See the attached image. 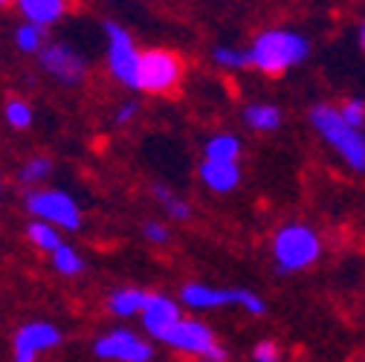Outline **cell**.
I'll return each mask as SVG.
<instances>
[{
	"mask_svg": "<svg viewBox=\"0 0 365 362\" xmlns=\"http://www.w3.org/2000/svg\"><path fill=\"white\" fill-rule=\"evenodd\" d=\"M200 180H203L206 189H212L217 195L235 192L241 186V165L238 162H209V160H203L200 162Z\"/></svg>",
	"mask_w": 365,
	"mask_h": 362,
	"instance_id": "13",
	"label": "cell"
},
{
	"mask_svg": "<svg viewBox=\"0 0 365 362\" xmlns=\"http://www.w3.org/2000/svg\"><path fill=\"white\" fill-rule=\"evenodd\" d=\"M339 113H342V119H345L351 128L365 130V99H362V96L345 99V102L339 105Z\"/></svg>",
	"mask_w": 365,
	"mask_h": 362,
	"instance_id": "23",
	"label": "cell"
},
{
	"mask_svg": "<svg viewBox=\"0 0 365 362\" xmlns=\"http://www.w3.org/2000/svg\"><path fill=\"white\" fill-rule=\"evenodd\" d=\"M105 35H108V64L116 81L136 87L140 84V58L143 53H136L133 38L125 26H119L116 21L105 24Z\"/></svg>",
	"mask_w": 365,
	"mask_h": 362,
	"instance_id": "5",
	"label": "cell"
},
{
	"mask_svg": "<svg viewBox=\"0 0 365 362\" xmlns=\"http://www.w3.org/2000/svg\"><path fill=\"white\" fill-rule=\"evenodd\" d=\"M53 171V162L47 160V157H32L24 168H21V180H24V183H38V180H43V177H47Z\"/></svg>",
	"mask_w": 365,
	"mask_h": 362,
	"instance_id": "25",
	"label": "cell"
},
{
	"mask_svg": "<svg viewBox=\"0 0 365 362\" xmlns=\"http://www.w3.org/2000/svg\"><path fill=\"white\" fill-rule=\"evenodd\" d=\"M93 353L99 359H116V362H148L151 359V345L143 342L133 331H110L102 339L93 342Z\"/></svg>",
	"mask_w": 365,
	"mask_h": 362,
	"instance_id": "8",
	"label": "cell"
},
{
	"mask_svg": "<svg viewBox=\"0 0 365 362\" xmlns=\"http://www.w3.org/2000/svg\"><path fill=\"white\" fill-rule=\"evenodd\" d=\"M180 319L182 316H180V307H177L174 299H168L163 293H151V299H148V304L143 310V325H145V331L151 336L163 339Z\"/></svg>",
	"mask_w": 365,
	"mask_h": 362,
	"instance_id": "12",
	"label": "cell"
},
{
	"mask_svg": "<svg viewBox=\"0 0 365 362\" xmlns=\"http://www.w3.org/2000/svg\"><path fill=\"white\" fill-rule=\"evenodd\" d=\"M252 359H255V362H279V359H282V348L272 342V339H261V342L252 348Z\"/></svg>",
	"mask_w": 365,
	"mask_h": 362,
	"instance_id": "26",
	"label": "cell"
},
{
	"mask_svg": "<svg viewBox=\"0 0 365 362\" xmlns=\"http://www.w3.org/2000/svg\"><path fill=\"white\" fill-rule=\"evenodd\" d=\"M165 345L182 351V353H197L200 359H215V362H226V351L217 345L212 328H206L197 319H180L165 336Z\"/></svg>",
	"mask_w": 365,
	"mask_h": 362,
	"instance_id": "6",
	"label": "cell"
},
{
	"mask_svg": "<svg viewBox=\"0 0 365 362\" xmlns=\"http://www.w3.org/2000/svg\"><path fill=\"white\" fill-rule=\"evenodd\" d=\"M4 113H6V122H9L12 128H18V130L32 125V108H29L24 99H9L6 108H4Z\"/></svg>",
	"mask_w": 365,
	"mask_h": 362,
	"instance_id": "24",
	"label": "cell"
},
{
	"mask_svg": "<svg viewBox=\"0 0 365 362\" xmlns=\"http://www.w3.org/2000/svg\"><path fill=\"white\" fill-rule=\"evenodd\" d=\"M182 304H189L192 310H215V307H226V304H238L244 299V287H209L200 281H192L180 290Z\"/></svg>",
	"mask_w": 365,
	"mask_h": 362,
	"instance_id": "11",
	"label": "cell"
},
{
	"mask_svg": "<svg viewBox=\"0 0 365 362\" xmlns=\"http://www.w3.org/2000/svg\"><path fill=\"white\" fill-rule=\"evenodd\" d=\"M26 209L43 220V223H53V226H64V229L76 232L81 226V212H78V203L67 195V192H58V189H41V192H29L24 197Z\"/></svg>",
	"mask_w": 365,
	"mask_h": 362,
	"instance_id": "4",
	"label": "cell"
},
{
	"mask_svg": "<svg viewBox=\"0 0 365 362\" xmlns=\"http://www.w3.org/2000/svg\"><path fill=\"white\" fill-rule=\"evenodd\" d=\"M322 255V238L310 223H284L272 235V261L279 273H299L319 261Z\"/></svg>",
	"mask_w": 365,
	"mask_h": 362,
	"instance_id": "3",
	"label": "cell"
},
{
	"mask_svg": "<svg viewBox=\"0 0 365 362\" xmlns=\"http://www.w3.org/2000/svg\"><path fill=\"white\" fill-rule=\"evenodd\" d=\"M154 195H157V200L163 203V209L168 212V217H174V220H189L192 209H189V203L182 200V197H177L174 192H168V189H163V186H157Z\"/></svg>",
	"mask_w": 365,
	"mask_h": 362,
	"instance_id": "22",
	"label": "cell"
},
{
	"mask_svg": "<svg viewBox=\"0 0 365 362\" xmlns=\"http://www.w3.org/2000/svg\"><path fill=\"white\" fill-rule=\"evenodd\" d=\"M136 116V105L133 102H125L119 110H116V125H125V122H130Z\"/></svg>",
	"mask_w": 365,
	"mask_h": 362,
	"instance_id": "28",
	"label": "cell"
},
{
	"mask_svg": "<svg viewBox=\"0 0 365 362\" xmlns=\"http://www.w3.org/2000/svg\"><path fill=\"white\" fill-rule=\"evenodd\" d=\"M310 56V41L296 29H264L252 38L250 61L264 76H284Z\"/></svg>",
	"mask_w": 365,
	"mask_h": 362,
	"instance_id": "1",
	"label": "cell"
},
{
	"mask_svg": "<svg viewBox=\"0 0 365 362\" xmlns=\"http://www.w3.org/2000/svg\"><path fill=\"white\" fill-rule=\"evenodd\" d=\"M200 362H215V359H200Z\"/></svg>",
	"mask_w": 365,
	"mask_h": 362,
	"instance_id": "30",
	"label": "cell"
},
{
	"mask_svg": "<svg viewBox=\"0 0 365 362\" xmlns=\"http://www.w3.org/2000/svg\"><path fill=\"white\" fill-rule=\"evenodd\" d=\"M241 140L235 137V133H217V137H212L203 148V157L209 162H238L241 160Z\"/></svg>",
	"mask_w": 365,
	"mask_h": 362,
	"instance_id": "15",
	"label": "cell"
},
{
	"mask_svg": "<svg viewBox=\"0 0 365 362\" xmlns=\"http://www.w3.org/2000/svg\"><path fill=\"white\" fill-rule=\"evenodd\" d=\"M359 47H362V50H365V24H362V26H359Z\"/></svg>",
	"mask_w": 365,
	"mask_h": 362,
	"instance_id": "29",
	"label": "cell"
},
{
	"mask_svg": "<svg viewBox=\"0 0 365 362\" xmlns=\"http://www.w3.org/2000/svg\"><path fill=\"white\" fill-rule=\"evenodd\" d=\"M61 342V331L50 322H29L15 333V362H35L41 351Z\"/></svg>",
	"mask_w": 365,
	"mask_h": 362,
	"instance_id": "9",
	"label": "cell"
},
{
	"mask_svg": "<svg viewBox=\"0 0 365 362\" xmlns=\"http://www.w3.org/2000/svg\"><path fill=\"white\" fill-rule=\"evenodd\" d=\"M18 9L26 18V24H35V26L47 29L50 24H56L67 12V4L64 0H21Z\"/></svg>",
	"mask_w": 365,
	"mask_h": 362,
	"instance_id": "14",
	"label": "cell"
},
{
	"mask_svg": "<svg viewBox=\"0 0 365 362\" xmlns=\"http://www.w3.org/2000/svg\"><path fill=\"white\" fill-rule=\"evenodd\" d=\"M148 299H151V293H145V290L125 287V290H113V293H110L108 307H110V313H116V316H136V313L145 310Z\"/></svg>",
	"mask_w": 365,
	"mask_h": 362,
	"instance_id": "16",
	"label": "cell"
},
{
	"mask_svg": "<svg viewBox=\"0 0 365 362\" xmlns=\"http://www.w3.org/2000/svg\"><path fill=\"white\" fill-rule=\"evenodd\" d=\"M15 43H18V50L21 53H43V47H47V29L43 26H35V24H21L18 29H15Z\"/></svg>",
	"mask_w": 365,
	"mask_h": 362,
	"instance_id": "18",
	"label": "cell"
},
{
	"mask_svg": "<svg viewBox=\"0 0 365 362\" xmlns=\"http://www.w3.org/2000/svg\"><path fill=\"white\" fill-rule=\"evenodd\" d=\"M143 235H145L151 244H165V241H168V229H165L163 223H154V220L143 226Z\"/></svg>",
	"mask_w": 365,
	"mask_h": 362,
	"instance_id": "27",
	"label": "cell"
},
{
	"mask_svg": "<svg viewBox=\"0 0 365 362\" xmlns=\"http://www.w3.org/2000/svg\"><path fill=\"white\" fill-rule=\"evenodd\" d=\"M182 78V61L168 50H145L140 58V90L145 93H168Z\"/></svg>",
	"mask_w": 365,
	"mask_h": 362,
	"instance_id": "7",
	"label": "cell"
},
{
	"mask_svg": "<svg viewBox=\"0 0 365 362\" xmlns=\"http://www.w3.org/2000/svg\"><path fill=\"white\" fill-rule=\"evenodd\" d=\"M41 67L47 70V73H53L64 84H78L84 78V61H81V56L70 47V43H61V41H50L47 47H43Z\"/></svg>",
	"mask_w": 365,
	"mask_h": 362,
	"instance_id": "10",
	"label": "cell"
},
{
	"mask_svg": "<svg viewBox=\"0 0 365 362\" xmlns=\"http://www.w3.org/2000/svg\"><path fill=\"white\" fill-rule=\"evenodd\" d=\"M244 122L252 128V130H261V133H269L282 125V110L276 105H267V102H252L244 108Z\"/></svg>",
	"mask_w": 365,
	"mask_h": 362,
	"instance_id": "17",
	"label": "cell"
},
{
	"mask_svg": "<svg viewBox=\"0 0 365 362\" xmlns=\"http://www.w3.org/2000/svg\"><path fill=\"white\" fill-rule=\"evenodd\" d=\"M310 125H313V130L319 133V137L339 154V160L351 171L365 174V130L351 128L342 119L336 105H328V102L313 105L310 108Z\"/></svg>",
	"mask_w": 365,
	"mask_h": 362,
	"instance_id": "2",
	"label": "cell"
},
{
	"mask_svg": "<svg viewBox=\"0 0 365 362\" xmlns=\"http://www.w3.org/2000/svg\"><path fill=\"white\" fill-rule=\"evenodd\" d=\"M212 58H215V64H220L223 70H244V67H252V61H250V50L215 47V50H212Z\"/></svg>",
	"mask_w": 365,
	"mask_h": 362,
	"instance_id": "21",
	"label": "cell"
},
{
	"mask_svg": "<svg viewBox=\"0 0 365 362\" xmlns=\"http://www.w3.org/2000/svg\"><path fill=\"white\" fill-rule=\"evenodd\" d=\"M26 235H29V241H32L38 249H43V252H56V249L61 247V235H58V229H56L53 223L35 220V223H29Z\"/></svg>",
	"mask_w": 365,
	"mask_h": 362,
	"instance_id": "19",
	"label": "cell"
},
{
	"mask_svg": "<svg viewBox=\"0 0 365 362\" xmlns=\"http://www.w3.org/2000/svg\"><path fill=\"white\" fill-rule=\"evenodd\" d=\"M53 267L58 269L61 276H78L81 269H84V261H81V255H78L70 244H61V247L53 252Z\"/></svg>",
	"mask_w": 365,
	"mask_h": 362,
	"instance_id": "20",
	"label": "cell"
}]
</instances>
